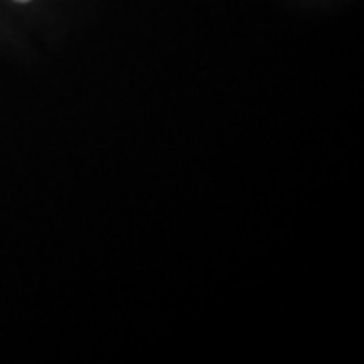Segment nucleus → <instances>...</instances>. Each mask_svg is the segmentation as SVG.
<instances>
[{"instance_id":"nucleus-1","label":"nucleus","mask_w":364,"mask_h":364,"mask_svg":"<svg viewBox=\"0 0 364 364\" xmlns=\"http://www.w3.org/2000/svg\"><path fill=\"white\" fill-rule=\"evenodd\" d=\"M16 2H28V0H16Z\"/></svg>"}]
</instances>
